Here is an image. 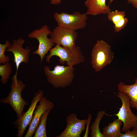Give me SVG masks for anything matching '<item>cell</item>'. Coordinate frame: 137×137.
I'll list each match as a JSON object with an SVG mask.
<instances>
[{
  "instance_id": "ba28073f",
  "label": "cell",
  "mask_w": 137,
  "mask_h": 137,
  "mask_svg": "<svg viewBox=\"0 0 137 137\" xmlns=\"http://www.w3.org/2000/svg\"><path fill=\"white\" fill-rule=\"evenodd\" d=\"M43 91L39 90L36 93L31 100V104L28 110L24 112L21 116L17 117L14 123L15 127L17 130L16 136L22 137L27 127L30 124L32 119L37 104L43 96Z\"/></svg>"
},
{
  "instance_id": "7c38bea8",
  "label": "cell",
  "mask_w": 137,
  "mask_h": 137,
  "mask_svg": "<svg viewBox=\"0 0 137 137\" xmlns=\"http://www.w3.org/2000/svg\"><path fill=\"white\" fill-rule=\"evenodd\" d=\"M39 102V104L37 106L34 111L32 119L25 137L32 136L43 114L47 110H51L54 106V103L45 97H42Z\"/></svg>"
},
{
  "instance_id": "5b68a950",
  "label": "cell",
  "mask_w": 137,
  "mask_h": 137,
  "mask_svg": "<svg viewBox=\"0 0 137 137\" xmlns=\"http://www.w3.org/2000/svg\"><path fill=\"white\" fill-rule=\"evenodd\" d=\"M85 13L76 11L70 14L55 12L54 17L58 26L76 31L85 28L88 18Z\"/></svg>"
},
{
  "instance_id": "9a60e30c",
  "label": "cell",
  "mask_w": 137,
  "mask_h": 137,
  "mask_svg": "<svg viewBox=\"0 0 137 137\" xmlns=\"http://www.w3.org/2000/svg\"><path fill=\"white\" fill-rule=\"evenodd\" d=\"M122 121L118 118L103 129L102 134L104 137H120L122 133L121 128Z\"/></svg>"
},
{
  "instance_id": "603a6c76",
  "label": "cell",
  "mask_w": 137,
  "mask_h": 137,
  "mask_svg": "<svg viewBox=\"0 0 137 137\" xmlns=\"http://www.w3.org/2000/svg\"><path fill=\"white\" fill-rule=\"evenodd\" d=\"M92 116L89 113L88 114V119H87V128L85 131V134L84 137H88L89 133V125L91 120Z\"/></svg>"
},
{
  "instance_id": "30bf717a",
  "label": "cell",
  "mask_w": 137,
  "mask_h": 137,
  "mask_svg": "<svg viewBox=\"0 0 137 137\" xmlns=\"http://www.w3.org/2000/svg\"><path fill=\"white\" fill-rule=\"evenodd\" d=\"M77 115L72 113L66 118V125L64 130L57 137H80L85 130L87 119H80Z\"/></svg>"
},
{
  "instance_id": "4fadbf2b",
  "label": "cell",
  "mask_w": 137,
  "mask_h": 137,
  "mask_svg": "<svg viewBox=\"0 0 137 137\" xmlns=\"http://www.w3.org/2000/svg\"><path fill=\"white\" fill-rule=\"evenodd\" d=\"M106 0H86L84 4L87 8L85 13L87 15L96 16L107 14L111 10L109 5L106 4Z\"/></svg>"
},
{
  "instance_id": "484cf974",
  "label": "cell",
  "mask_w": 137,
  "mask_h": 137,
  "mask_svg": "<svg viewBox=\"0 0 137 137\" xmlns=\"http://www.w3.org/2000/svg\"><path fill=\"white\" fill-rule=\"evenodd\" d=\"M114 0H109V4H111Z\"/></svg>"
},
{
  "instance_id": "52a82bcc",
  "label": "cell",
  "mask_w": 137,
  "mask_h": 137,
  "mask_svg": "<svg viewBox=\"0 0 137 137\" xmlns=\"http://www.w3.org/2000/svg\"><path fill=\"white\" fill-rule=\"evenodd\" d=\"M51 32L48 26L45 25L40 29L34 30L28 35V38L36 39L39 42L38 49L32 54H37L39 56L41 63L45 55L55 45L51 38L48 37Z\"/></svg>"
},
{
  "instance_id": "9c48e42d",
  "label": "cell",
  "mask_w": 137,
  "mask_h": 137,
  "mask_svg": "<svg viewBox=\"0 0 137 137\" xmlns=\"http://www.w3.org/2000/svg\"><path fill=\"white\" fill-rule=\"evenodd\" d=\"M50 35V38L55 44L70 48L76 46L78 35L76 31L58 26L51 31Z\"/></svg>"
},
{
  "instance_id": "8fae6325",
  "label": "cell",
  "mask_w": 137,
  "mask_h": 137,
  "mask_svg": "<svg viewBox=\"0 0 137 137\" xmlns=\"http://www.w3.org/2000/svg\"><path fill=\"white\" fill-rule=\"evenodd\" d=\"M25 42L24 40L21 37L17 40L14 39L11 45L6 49V51L11 52L13 54V62L15 63L16 68L14 75L16 77L20 64L22 63L27 64L29 62V55L31 50L23 47Z\"/></svg>"
},
{
  "instance_id": "ffe728a7",
  "label": "cell",
  "mask_w": 137,
  "mask_h": 137,
  "mask_svg": "<svg viewBox=\"0 0 137 137\" xmlns=\"http://www.w3.org/2000/svg\"><path fill=\"white\" fill-rule=\"evenodd\" d=\"M12 44L8 40L6 41L4 44H0V64H4L9 62L10 58L9 56L5 55V52L8 48Z\"/></svg>"
},
{
  "instance_id": "ac0fdd59",
  "label": "cell",
  "mask_w": 137,
  "mask_h": 137,
  "mask_svg": "<svg viewBox=\"0 0 137 137\" xmlns=\"http://www.w3.org/2000/svg\"><path fill=\"white\" fill-rule=\"evenodd\" d=\"M12 72V67L9 62L0 65V81L3 84L7 82Z\"/></svg>"
},
{
  "instance_id": "8992f818",
  "label": "cell",
  "mask_w": 137,
  "mask_h": 137,
  "mask_svg": "<svg viewBox=\"0 0 137 137\" xmlns=\"http://www.w3.org/2000/svg\"><path fill=\"white\" fill-rule=\"evenodd\" d=\"M117 96L121 99L122 106L116 116L123 122V126L122 131L126 132L132 128L137 129V116L132 112L130 104V98L125 93L119 91Z\"/></svg>"
},
{
  "instance_id": "6da1fadb",
  "label": "cell",
  "mask_w": 137,
  "mask_h": 137,
  "mask_svg": "<svg viewBox=\"0 0 137 137\" xmlns=\"http://www.w3.org/2000/svg\"><path fill=\"white\" fill-rule=\"evenodd\" d=\"M75 70L73 66L58 64L53 70L47 65L44 67L47 82L56 88H65L70 85L75 77Z\"/></svg>"
},
{
  "instance_id": "5bb4252c",
  "label": "cell",
  "mask_w": 137,
  "mask_h": 137,
  "mask_svg": "<svg viewBox=\"0 0 137 137\" xmlns=\"http://www.w3.org/2000/svg\"><path fill=\"white\" fill-rule=\"evenodd\" d=\"M117 86L119 91L125 93L129 96L130 107L136 108L137 111V79H135L133 84L127 85L121 82Z\"/></svg>"
},
{
  "instance_id": "277c9868",
  "label": "cell",
  "mask_w": 137,
  "mask_h": 137,
  "mask_svg": "<svg viewBox=\"0 0 137 137\" xmlns=\"http://www.w3.org/2000/svg\"><path fill=\"white\" fill-rule=\"evenodd\" d=\"M114 55L109 44L102 40H97L91 54V63L95 71H100L109 64L113 58Z\"/></svg>"
},
{
  "instance_id": "e0dca14e",
  "label": "cell",
  "mask_w": 137,
  "mask_h": 137,
  "mask_svg": "<svg viewBox=\"0 0 137 137\" xmlns=\"http://www.w3.org/2000/svg\"><path fill=\"white\" fill-rule=\"evenodd\" d=\"M105 114L106 112L105 111H100L98 112L96 118L90 127L91 137H104L100 131L99 126L101 119Z\"/></svg>"
},
{
  "instance_id": "3957f363",
  "label": "cell",
  "mask_w": 137,
  "mask_h": 137,
  "mask_svg": "<svg viewBox=\"0 0 137 137\" xmlns=\"http://www.w3.org/2000/svg\"><path fill=\"white\" fill-rule=\"evenodd\" d=\"M26 86L22 81L17 79L14 75L12 79L11 90L7 96L0 101L1 103L8 104L16 113L17 117H20L24 112L25 106L28 104L27 102L22 98L21 93Z\"/></svg>"
},
{
  "instance_id": "7402d4cb",
  "label": "cell",
  "mask_w": 137,
  "mask_h": 137,
  "mask_svg": "<svg viewBox=\"0 0 137 137\" xmlns=\"http://www.w3.org/2000/svg\"><path fill=\"white\" fill-rule=\"evenodd\" d=\"M120 137H137V129L132 128L131 130L127 131L125 133H122Z\"/></svg>"
},
{
  "instance_id": "7a4b0ae2",
  "label": "cell",
  "mask_w": 137,
  "mask_h": 137,
  "mask_svg": "<svg viewBox=\"0 0 137 137\" xmlns=\"http://www.w3.org/2000/svg\"><path fill=\"white\" fill-rule=\"evenodd\" d=\"M50 53L46 57V61L50 62V59L54 56L59 57V62L62 64L65 62L68 65L73 66L83 62L85 58L80 50V47L76 46L73 48L63 47L56 44L50 50Z\"/></svg>"
},
{
  "instance_id": "d6986e66",
  "label": "cell",
  "mask_w": 137,
  "mask_h": 137,
  "mask_svg": "<svg viewBox=\"0 0 137 137\" xmlns=\"http://www.w3.org/2000/svg\"><path fill=\"white\" fill-rule=\"evenodd\" d=\"M125 13L124 11H119L117 10L111 11L107 15L108 20L112 22L114 25L125 17Z\"/></svg>"
},
{
  "instance_id": "44dd1931",
  "label": "cell",
  "mask_w": 137,
  "mask_h": 137,
  "mask_svg": "<svg viewBox=\"0 0 137 137\" xmlns=\"http://www.w3.org/2000/svg\"><path fill=\"white\" fill-rule=\"evenodd\" d=\"M128 22V20L126 17L122 19L117 23L114 25V31L115 32H119L124 28L126 26Z\"/></svg>"
},
{
  "instance_id": "2e32d148",
  "label": "cell",
  "mask_w": 137,
  "mask_h": 137,
  "mask_svg": "<svg viewBox=\"0 0 137 137\" xmlns=\"http://www.w3.org/2000/svg\"><path fill=\"white\" fill-rule=\"evenodd\" d=\"M51 110L45 111L42 115L35 131L34 137H46V124L48 115Z\"/></svg>"
},
{
  "instance_id": "d4e9b609",
  "label": "cell",
  "mask_w": 137,
  "mask_h": 137,
  "mask_svg": "<svg viewBox=\"0 0 137 137\" xmlns=\"http://www.w3.org/2000/svg\"><path fill=\"white\" fill-rule=\"evenodd\" d=\"M61 0H51L50 3L53 5H56L60 4L61 2Z\"/></svg>"
},
{
  "instance_id": "cb8c5ba5",
  "label": "cell",
  "mask_w": 137,
  "mask_h": 137,
  "mask_svg": "<svg viewBox=\"0 0 137 137\" xmlns=\"http://www.w3.org/2000/svg\"><path fill=\"white\" fill-rule=\"evenodd\" d=\"M134 7L137 9V0H127Z\"/></svg>"
}]
</instances>
